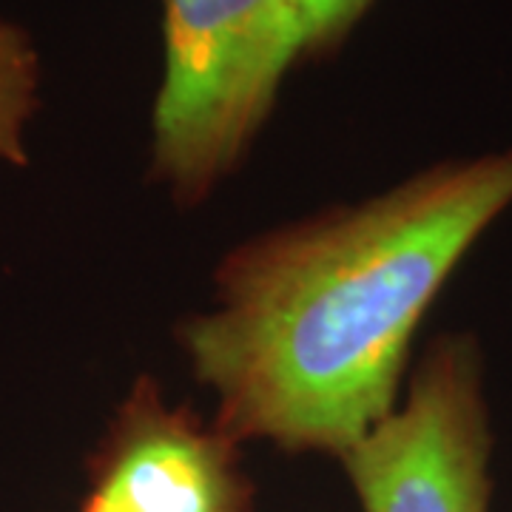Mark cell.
<instances>
[{
	"instance_id": "277c9868",
	"label": "cell",
	"mask_w": 512,
	"mask_h": 512,
	"mask_svg": "<svg viewBox=\"0 0 512 512\" xmlns=\"http://www.w3.org/2000/svg\"><path fill=\"white\" fill-rule=\"evenodd\" d=\"M234 444L140 379L117 416L92 504L103 512H239Z\"/></svg>"
},
{
	"instance_id": "5b68a950",
	"label": "cell",
	"mask_w": 512,
	"mask_h": 512,
	"mask_svg": "<svg viewBox=\"0 0 512 512\" xmlns=\"http://www.w3.org/2000/svg\"><path fill=\"white\" fill-rule=\"evenodd\" d=\"M37 57L29 40L0 23V160H20L23 126L35 111Z\"/></svg>"
},
{
	"instance_id": "7a4b0ae2",
	"label": "cell",
	"mask_w": 512,
	"mask_h": 512,
	"mask_svg": "<svg viewBox=\"0 0 512 512\" xmlns=\"http://www.w3.org/2000/svg\"><path fill=\"white\" fill-rule=\"evenodd\" d=\"M302 49L296 0H165L151 165L177 200L200 202L237 168Z\"/></svg>"
},
{
	"instance_id": "6da1fadb",
	"label": "cell",
	"mask_w": 512,
	"mask_h": 512,
	"mask_svg": "<svg viewBox=\"0 0 512 512\" xmlns=\"http://www.w3.org/2000/svg\"><path fill=\"white\" fill-rule=\"evenodd\" d=\"M512 205V148L439 163L353 208L245 242L180 328L231 439L345 456L396 410L427 308Z\"/></svg>"
},
{
	"instance_id": "8992f818",
	"label": "cell",
	"mask_w": 512,
	"mask_h": 512,
	"mask_svg": "<svg viewBox=\"0 0 512 512\" xmlns=\"http://www.w3.org/2000/svg\"><path fill=\"white\" fill-rule=\"evenodd\" d=\"M370 0H296L302 32H305V49L319 52L330 49L348 35V29L362 18Z\"/></svg>"
},
{
	"instance_id": "3957f363",
	"label": "cell",
	"mask_w": 512,
	"mask_h": 512,
	"mask_svg": "<svg viewBox=\"0 0 512 512\" xmlns=\"http://www.w3.org/2000/svg\"><path fill=\"white\" fill-rule=\"evenodd\" d=\"M493 430L476 339H436L407 399L342 456L365 512H487Z\"/></svg>"
},
{
	"instance_id": "52a82bcc",
	"label": "cell",
	"mask_w": 512,
	"mask_h": 512,
	"mask_svg": "<svg viewBox=\"0 0 512 512\" xmlns=\"http://www.w3.org/2000/svg\"><path fill=\"white\" fill-rule=\"evenodd\" d=\"M83 512H103V510H100V507H94L92 501H89V507H86V510H83Z\"/></svg>"
}]
</instances>
